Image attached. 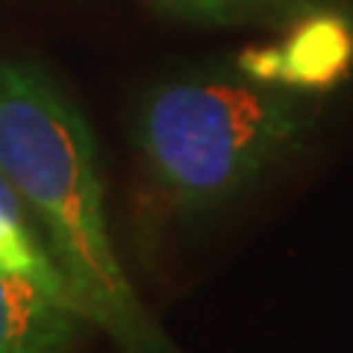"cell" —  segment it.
Listing matches in <instances>:
<instances>
[{"label": "cell", "mask_w": 353, "mask_h": 353, "mask_svg": "<svg viewBox=\"0 0 353 353\" xmlns=\"http://www.w3.org/2000/svg\"><path fill=\"white\" fill-rule=\"evenodd\" d=\"M0 171L36 218L83 321L121 353H180L118 259L92 127L32 62H0Z\"/></svg>", "instance_id": "1"}, {"label": "cell", "mask_w": 353, "mask_h": 353, "mask_svg": "<svg viewBox=\"0 0 353 353\" xmlns=\"http://www.w3.org/2000/svg\"><path fill=\"white\" fill-rule=\"evenodd\" d=\"M309 127L303 92L236 74H194L150 88L136 148L162 209L201 218L245 194Z\"/></svg>", "instance_id": "2"}, {"label": "cell", "mask_w": 353, "mask_h": 353, "mask_svg": "<svg viewBox=\"0 0 353 353\" xmlns=\"http://www.w3.org/2000/svg\"><path fill=\"white\" fill-rule=\"evenodd\" d=\"M353 68V27L333 9H321L294 21L292 32L277 44L241 50L236 71L250 80L294 88L303 94L327 92Z\"/></svg>", "instance_id": "3"}, {"label": "cell", "mask_w": 353, "mask_h": 353, "mask_svg": "<svg viewBox=\"0 0 353 353\" xmlns=\"http://www.w3.org/2000/svg\"><path fill=\"white\" fill-rule=\"evenodd\" d=\"M80 330L71 303L0 268V353H68Z\"/></svg>", "instance_id": "4"}, {"label": "cell", "mask_w": 353, "mask_h": 353, "mask_svg": "<svg viewBox=\"0 0 353 353\" xmlns=\"http://www.w3.org/2000/svg\"><path fill=\"white\" fill-rule=\"evenodd\" d=\"M0 268L12 271L18 277L36 283L48 294L71 303V294L36 227V218L3 171H0Z\"/></svg>", "instance_id": "5"}, {"label": "cell", "mask_w": 353, "mask_h": 353, "mask_svg": "<svg viewBox=\"0 0 353 353\" xmlns=\"http://www.w3.org/2000/svg\"><path fill=\"white\" fill-rule=\"evenodd\" d=\"M185 18L212 24H294L312 12L330 9V0H162Z\"/></svg>", "instance_id": "6"}]
</instances>
